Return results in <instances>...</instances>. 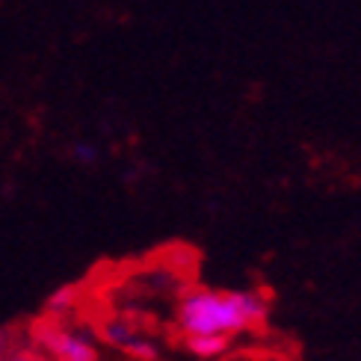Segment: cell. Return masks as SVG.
Masks as SVG:
<instances>
[{
	"mask_svg": "<svg viewBox=\"0 0 361 361\" xmlns=\"http://www.w3.org/2000/svg\"><path fill=\"white\" fill-rule=\"evenodd\" d=\"M101 338L116 347L118 353H125L133 361H157V343L152 338H145L140 329H133L128 320L113 317L101 326Z\"/></svg>",
	"mask_w": 361,
	"mask_h": 361,
	"instance_id": "3",
	"label": "cell"
},
{
	"mask_svg": "<svg viewBox=\"0 0 361 361\" xmlns=\"http://www.w3.org/2000/svg\"><path fill=\"white\" fill-rule=\"evenodd\" d=\"M0 361H51L42 350H9Z\"/></svg>",
	"mask_w": 361,
	"mask_h": 361,
	"instance_id": "6",
	"label": "cell"
},
{
	"mask_svg": "<svg viewBox=\"0 0 361 361\" xmlns=\"http://www.w3.org/2000/svg\"><path fill=\"white\" fill-rule=\"evenodd\" d=\"M267 320V299L258 290L192 288L178 305V329L184 335H240Z\"/></svg>",
	"mask_w": 361,
	"mask_h": 361,
	"instance_id": "1",
	"label": "cell"
},
{
	"mask_svg": "<svg viewBox=\"0 0 361 361\" xmlns=\"http://www.w3.org/2000/svg\"><path fill=\"white\" fill-rule=\"evenodd\" d=\"M95 157H98V152H95L92 145H86V142L74 145V160H80L83 166H89V163H95Z\"/></svg>",
	"mask_w": 361,
	"mask_h": 361,
	"instance_id": "7",
	"label": "cell"
},
{
	"mask_svg": "<svg viewBox=\"0 0 361 361\" xmlns=\"http://www.w3.org/2000/svg\"><path fill=\"white\" fill-rule=\"evenodd\" d=\"M36 343L51 361H98V347L80 329L68 326L66 320H42L36 326Z\"/></svg>",
	"mask_w": 361,
	"mask_h": 361,
	"instance_id": "2",
	"label": "cell"
},
{
	"mask_svg": "<svg viewBox=\"0 0 361 361\" xmlns=\"http://www.w3.org/2000/svg\"><path fill=\"white\" fill-rule=\"evenodd\" d=\"M9 350H15V347H12V338H9V332H0V358H4Z\"/></svg>",
	"mask_w": 361,
	"mask_h": 361,
	"instance_id": "8",
	"label": "cell"
},
{
	"mask_svg": "<svg viewBox=\"0 0 361 361\" xmlns=\"http://www.w3.org/2000/svg\"><path fill=\"white\" fill-rule=\"evenodd\" d=\"M74 305H78V288H71V284L56 288L48 296V302H44V308H48V317H54V320L68 317V314L74 311Z\"/></svg>",
	"mask_w": 361,
	"mask_h": 361,
	"instance_id": "5",
	"label": "cell"
},
{
	"mask_svg": "<svg viewBox=\"0 0 361 361\" xmlns=\"http://www.w3.org/2000/svg\"><path fill=\"white\" fill-rule=\"evenodd\" d=\"M231 338L225 335H187V350L202 361H216L228 353Z\"/></svg>",
	"mask_w": 361,
	"mask_h": 361,
	"instance_id": "4",
	"label": "cell"
}]
</instances>
